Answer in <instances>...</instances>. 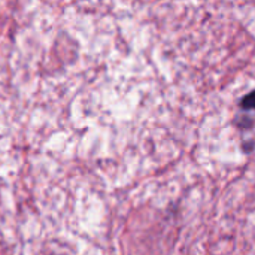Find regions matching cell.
<instances>
[{
	"label": "cell",
	"instance_id": "obj_1",
	"mask_svg": "<svg viewBox=\"0 0 255 255\" xmlns=\"http://www.w3.org/2000/svg\"><path fill=\"white\" fill-rule=\"evenodd\" d=\"M241 106L248 111H255V91H251L241 100Z\"/></svg>",
	"mask_w": 255,
	"mask_h": 255
}]
</instances>
